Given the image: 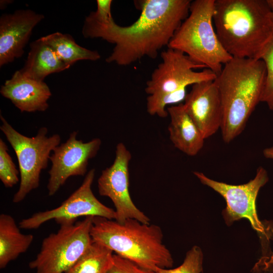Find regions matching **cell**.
<instances>
[{
  "instance_id": "cell-18",
  "label": "cell",
  "mask_w": 273,
  "mask_h": 273,
  "mask_svg": "<svg viewBox=\"0 0 273 273\" xmlns=\"http://www.w3.org/2000/svg\"><path fill=\"white\" fill-rule=\"evenodd\" d=\"M33 240L31 234L21 233L14 218L10 215H0V268L25 252Z\"/></svg>"
},
{
  "instance_id": "cell-14",
  "label": "cell",
  "mask_w": 273,
  "mask_h": 273,
  "mask_svg": "<svg viewBox=\"0 0 273 273\" xmlns=\"http://www.w3.org/2000/svg\"><path fill=\"white\" fill-rule=\"evenodd\" d=\"M44 17L31 10H17L0 17V66L24 54L32 31Z\"/></svg>"
},
{
  "instance_id": "cell-9",
  "label": "cell",
  "mask_w": 273,
  "mask_h": 273,
  "mask_svg": "<svg viewBox=\"0 0 273 273\" xmlns=\"http://www.w3.org/2000/svg\"><path fill=\"white\" fill-rule=\"evenodd\" d=\"M162 62L146 83L149 95L172 93L189 85L215 80L217 74L177 50L168 48L161 53Z\"/></svg>"
},
{
  "instance_id": "cell-3",
  "label": "cell",
  "mask_w": 273,
  "mask_h": 273,
  "mask_svg": "<svg viewBox=\"0 0 273 273\" xmlns=\"http://www.w3.org/2000/svg\"><path fill=\"white\" fill-rule=\"evenodd\" d=\"M265 79L266 68L261 60L233 58L224 65L215 81L223 107L220 130L224 142H231L244 129L261 102Z\"/></svg>"
},
{
  "instance_id": "cell-8",
  "label": "cell",
  "mask_w": 273,
  "mask_h": 273,
  "mask_svg": "<svg viewBox=\"0 0 273 273\" xmlns=\"http://www.w3.org/2000/svg\"><path fill=\"white\" fill-rule=\"evenodd\" d=\"M194 174L202 184L212 189L225 199L226 206L222 210V214L228 225L245 218L258 234H264V227L258 218L256 208L259 191L268 180L267 172L264 168L259 167L253 179L239 185L213 180L200 172L196 171Z\"/></svg>"
},
{
  "instance_id": "cell-5",
  "label": "cell",
  "mask_w": 273,
  "mask_h": 273,
  "mask_svg": "<svg viewBox=\"0 0 273 273\" xmlns=\"http://www.w3.org/2000/svg\"><path fill=\"white\" fill-rule=\"evenodd\" d=\"M215 0L192 1L190 12L168 48L177 50L218 75L233 57L224 49L214 28Z\"/></svg>"
},
{
  "instance_id": "cell-7",
  "label": "cell",
  "mask_w": 273,
  "mask_h": 273,
  "mask_svg": "<svg viewBox=\"0 0 273 273\" xmlns=\"http://www.w3.org/2000/svg\"><path fill=\"white\" fill-rule=\"evenodd\" d=\"M93 216L61 223L59 230L42 241L39 252L29 263L34 273H65L92 244Z\"/></svg>"
},
{
  "instance_id": "cell-12",
  "label": "cell",
  "mask_w": 273,
  "mask_h": 273,
  "mask_svg": "<svg viewBox=\"0 0 273 273\" xmlns=\"http://www.w3.org/2000/svg\"><path fill=\"white\" fill-rule=\"evenodd\" d=\"M77 131L72 132L68 140L57 146L50 157L48 195H55L67 180L73 176L86 174L88 161L97 154L101 140L95 138L88 142L77 139Z\"/></svg>"
},
{
  "instance_id": "cell-28",
  "label": "cell",
  "mask_w": 273,
  "mask_h": 273,
  "mask_svg": "<svg viewBox=\"0 0 273 273\" xmlns=\"http://www.w3.org/2000/svg\"><path fill=\"white\" fill-rule=\"evenodd\" d=\"M11 1L10 0H3L1 1L0 7L1 9H5L9 4L11 3Z\"/></svg>"
},
{
  "instance_id": "cell-30",
  "label": "cell",
  "mask_w": 273,
  "mask_h": 273,
  "mask_svg": "<svg viewBox=\"0 0 273 273\" xmlns=\"http://www.w3.org/2000/svg\"><path fill=\"white\" fill-rule=\"evenodd\" d=\"M270 8L271 9V18L272 20H273V6H270Z\"/></svg>"
},
{
  "instance_id": "cell-23",
  "label": "cell",
  "mask_w": 273,
  "mask_h": 273,
  "mask_svg": "<svg viewBox=\"0 0 273 273\" xmlns=\"http://www.w3.org/2000/svg\"><path fill=\"white\" fill-rule=\"evenodd\" d=\"M19 170L8 153V147L0 139V179L6 188H12L19 181Z\"/></svg>"
},
{
  "instance_id": "cell-20",
  "label": "cell",
  "mask_w": 273,
  "mask_h": 273,
  "mask_svg": "<svg viewBox=\"0 0 273 273\" xmlns=\"http://www.w3.org/2000/svg\"><path fill=\"white\" fill-rule=\"evenodd\" d=\"M113 252L93 242L78 260L65 273H107L113 261Z\"/></svg>"
},
{
  "instance_id": "cell-11",
  "label": "cell",
  "mask_w": 273,
  "mask_h": 273,
  "mask_svg": "<svg viewBox=\"0 0 273 273\" xmlns=\"http://www.w3.org/2000/svg\"><path fill=\"white\" fill-rule=\"evenodd\" d=\"M131 155L125 145L118 143L113 164L103 170L98 179L99 193L113 202L115 220L120 223L127 219H135L150 223V218L133 203L129 191V164Z\"/></svg>"
},
{
  "instance_id": "cell-1",
  "label": "cell",
  "mask_w": 273,
  "mask_h": 273,
  "mask_svg": "<svg viewBox=\"0 0 273 273\" xmlns=\"http://www.w3.org/2000/svg\"><path fill=\"white\" fill-rule=\"evenodd\" d=\"M190 0H138L137 20L122 26L114 21L102 23L88 17L82 33L85 38H101L115 45L106 62L127 66L144 57L155 59L159 51L169 44L174 33L187 18Z\"/></svg>"
},
{
  "instance_id": "cell-10",
  "label": "cell",
  "mask_w": 273,
  "mask_h": 273,
  "mask_svg": "<svg viewBox=\"0 0 273 273\" xmlns=\"http://www.w3.org/2000/svg\"><path fill=\"white\" fill-rule=\"evenodd\" d=\"M95 176L93 168L86 173L83 182L66 200L58 207L33 214L19 222V228L25 230L36 229L51 220L58 223L75 222L80 217H101L116 219L114 210L102 203L94 195L92 186Z\"/></svg>"
},
{
  "instance_id": "cell-21",
  "label": "cell",
  "mask_w": 273,
  "mask_h": 273,
  "mask_svg": "<svg viewBox=\"0 0 273 273\" xmlns=\"http://www.w3.org/2000/svg\"><path fill=\"white\" fill-rule=\"evenodd\" d=\"M255 59L262 60L266 68V79L261 102L273 110V32Z\"/></svg>"
},
{
  "instance_id": "cell-16",
  "label": "cell",
  "mask_w": 273,
  "mask_h": 273,
  "mask_svg": "<svg viewBox=\"0 0 273 273\" xmlns=\"http://www.w3.org/2000/svg\"><path fill=\"white\" fill-rule=\"evenodd\" d=\"M170 122L168 131L175 148L190 156L197 155L204 145L205 139L187 113L183 104L167 108Z\"/></svg>"
},
{
  "instance_id": "cell-15",
  "label": "cell",
  "mask_w": 273,
  "mask_h": 273,
  "mask_svg": "<svg viewBox=\"0 0 273 273\" xmlns=\"http://www.w3.org/2000/svg\"><path fill=\"white\" fill-rule=\"evenodd\" d=\"M0 93L21 112H44L49 108L51 90L44 81H39L16 71L1 86Z\"/></svg>"
},
{
  "instance_id": "cell-27",
  "label": "cell",
  "mask_w": 273,
  "mask_h": 273,
  "mask_svg": "<svg viewBox=\"0 0 273 273\" xmlns=\"http://www.w3.org/2000/svg\"><path fill=\"white\" fill-rule=\"evenodd\" d=\"M262 153L265 158L273 160V146L265 148Z\"/></svg>"
},
{
  "instance_id": "cell-26",
  "label": "cell",
  "mask_w": 273,
  "mask_h": 273,
  "mask_svg": "<svg viewBox=\"0 0 273 273\" xmlns=\"http://www.w3.org/2000/svg\"><path fill=\"white\" fill-rule=\"evenodd\" d=\"M97 10L87 17L102 23H109L114 21L111 13V0H97Z\"/></svg>"
},
{
  "instance_id": "cell-29",
  "label": "cell",
  "mask_w": 273,
  "mask_h": 273,
  "mask_svg": "<svg viewBox=\"0 0 273 273\" xmlns=\"http://www.w3.org/2000/svg\"><path fill=\"white\" fill-rule=\"evenodd\" d=\"M270 6H273V0H267Z\"/></svg>"
},
{
  "instance_id": "cell-13",
  "label": "cell",
  "mask_w": 273,
  "mask_h": 273,
  "mask_svg": "<svg viewBox=\"0 0 273 273\" xmlns=\"http://www.w3.org/2000/svg\"><path fill=\"white\" fill-rule=\"evenodd\" d=\"M183 104L205 139L220 129L223 118L222 102L215 80L192 85Z\"/></svg>"
},
{
  "instance_id": "cell-22",
  "label": "cell",
  "mask_w": 273,
  "mask_h": 273,
  "mask_svg": "<svg viewBox=\"0 0 273 273\" xmlns=\"http://www.w3.org/2000/svg\"><path fill=\"white\" fill-rule=\"evenodd\" d=\"M186 95V88L172 93L149 95L147 98V112L151 115L165 118L168 115L167 106L180 103L185 100Z\"/></svg>"
},
{
  "instance_id": "cell-19",
  "label": "cell",
  "mask_w": 273,
  "mask_h": 273,
  "mask_svg": "<svg viewBox=\"0 0 273 273\" xmlns=\"http://www.w3.org/2000/svg\"><path fill=\"white\" fill-rule=\"evenodd\" d=\"M41 38L69 67L78 61H97L101 58L97 51L88 50L78 45L69 34L57 32Z\"/></svg>"
},
{
  "instance_id": "cell-24",
  "label": "cell",
  "mask_w": 273,
  "mask_h": 273,
  "mask_svg": "<svg viewBox=\"0 0 273 273\" xmlns=\"http://www.w3.org/2000/svg\"><path fill=\"white\" fill-rule=\"evenodd\" d=\"M203 257L201 248L195 246L188 251L180 265L174 268L160 269L156 273H200L202 270Z\"/></svg>"
},
{
  "instance_id": "cell-6",
  "label": "cell",
  "mask_w": 273,
  "mask_h": 273,
  "mask_svg": "<svg viewBox=\"0 0 273 273\" xmlns=\"http://www.w3.org/2000/svg\"><path fill=\"white\" fill-rule=\"evenodd\" d=\"M0 129L15 151L19 163L20 185L13 202L23 201L32 190L39 186L40 175L48 165L51 152L60 144L58 134L48 136V129L40 127L36 135L28 137L17 131L1 114Z\"/></svg>"
},
{
  "instance_id": "cell-2",
  "label": "cell",
  "mask_w": 273,
  "mask_h": 273,
  "mask_svg": "<svg viewBox=\"0 0 273 273\" xmlns=\"http://www.w3.org/2000/svg\"><path fill=\"white\" fill-rule=\"evenodd\" d=\"M267 0H215L218 38L233 58L255 59L273 32Z\"/></svg>"
},
{
  "instance_id": "cell-4",
  "label": "cell",
  "mask_w": 273,
  "mask_h": 273,
  "mask_svg": "<svg viewBox=\"0 0 273 273\" xmlns=\"http://www.w3.org/2000/svg\"><path fill=\"white\" fill-rule=\"evenodd\" d=\"M90 235L94 242L144 268L157 272L173 266L172 255L163 244L162 231L156 224L143 223L135 219H127L120 223L94 217Z\"/></svg>"
},
{
  "instance_id": "cell-25",
  "label": "cell",
  "mask_w": 273,
  "mask_h": 273,
  "mask_svg": "<svg viewBox=\"0 0 273 273\" xmlns=\"http://www.w3.org/2000/svg\"><path fill=\"white\" fill-rule=\"evenodd\" d=\"M107 273H156L144 268L133 262L114 254L113 263Z\"/></svg>"
},
{
  "instance_id": "cell-17",
  "label": "cell",
  "mask_w": 273,
  "mask_h": 273,
  "mask_svg": "<svg viewBox=\"0 0 273 273\" xmlns=\"http://www.w3.org/2000/svg\"><path fill=\"white\" fill-rule=\"evenodd\" d=\"M69 68L53 49L40 37L30 44L27 60L20 70L29 78L44 81L49 75Z\"/></svg>"
}]
</instances>
